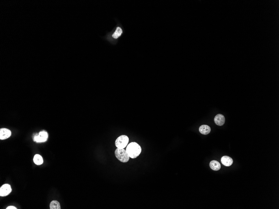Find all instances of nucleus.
<instances>
[{
    "instance_id": "1",
    "label": "nucleus",
    "mask_w": 279,
    "mask_h": 209,
    "mask_svg": "<svg viewBox=\"0 0 279 209\" xmlns=\"http://www.w3.org/2000/svg\"><path fill=\"white\" fill-rule=\"evenodd\" d=\"M129 157L135 159L139 156L142 151L141 146L135 142H132L127 145L126 150Z\"/></svg>"
},
{
    "instance_id": "2",
    "label": "nucleus",
    "mask_w": 279,
    "mask_h": 209,
    "mask_svg": "<svg viewBox=\"0 0 279 209\" xmlns=\"http://www.w3.org/2000/svg\"><path fill=\"white\" fill-rule=\"evenodd\" d=\"M115 154L116 157L122 162H127L129 160V156L124 149L117 148L115 150Z\"/></svg>"
},
{
    "instance_id": "3",
    "label": "nucleus",
    "mask_w": 279,
    "mask_h": 209,
    "mask_svg": "<svg viewBox=\"0 0 279 209\" xmlns=\"http://www.w3.org/2000/svg\"><path fill=\"white\" fill-rule=\"evenodd\" d=\"M129 141V138L127 136L122 135L119 136L116 139L115 142V144L117 148L124 149L128 144Z\"/></svg>"
},
{
    "instance_id": "4",
    "label": "nucleus",
    "mask_w": 279,
    "mask_h": 209,
    "mask_svg": "<svg viewBox=\"0 0 279 209\" xmlns=\"http://www.w3.org/2000/svg\"><path fill=\"white\" fill-rule=\"evenodd\" d=\"M47 133L45 131L40 132L38 135H36L34 137V140L37 142H46L47 139Z\"/></svg>"
},
{
    "instance_id": "5",
    "label": "nucleus",
    "mask_w": 279,
    "mask_h": 209,
    "mask_svg": "<svg viewBox=\"0 0 279 209\" xmlns=\"http://www.w3.org/2000/svg\"><path fill=\"white\" fill-rule=\"evenodd\" d=\"M11 188L9 184H4L0 188V196L2 197L7 196L11 193Z\"/></svg>"
},
{
    "instance_id": "6",
    "label": "nucleus",
    "mask_w": 279,
    "mask_h": 209,
    "mask_svg": "<svg viewBox=\"0 0 279 209\" xmlns=\"http://www.w3.org/2000/svg\"><path fill=\"white\" fill-rule=\"evenodd\" d=\"M11 133L10 130L6 128H2L0 129V139L4 140L11 136Z\"/></svg>"
},
{
    "instance_id": "7",
    "label": "nucleus",
    "mask_w": 279,
    "mask_h": 209,
    "mask_svg": "<svg viewBox=\"0 0 279 209\" xmlns=\"http://www.w3.org/2000/svg\"><path fill=\"white\" fill-rule=\"evenodd\" d=\"M214 120L215 124L218 126H222L225 123V117L222 114L216 115L215 117Z\"/></svg>"
},
{
    "instance_id": "8",
    "label": "nucleus",
    "mask_w": 279,
    "mask_h": 209,
    "mask_svg": "<svg viewBox=\"0 0 279 209\" xmlns=\"http://www.w3.org/2000/svg\"><path fill=\"white\" fill-rule=\"evenodd\" d=\"M221 160L222 164L224 166H231L233 163L232 159L227 156H224L222 157Z\"/></svg>"
},
{
    "instance_id": "9",
    "label": "nucleus",
    "mask_w": 279,
    "mask_h": 209,
    "mask_svg": "<svg viewBox=\"0 0 279 209\" xmlns=\"http://www.w3.org/2000/svg\"><path fill=\"white\" fill-rule=\"evenodd\" d=\"M199 131L202 134L207 135L210 133L211 129L210 126L207 125H202L199 127Z\"/></svg>"
},
{
    "instance_id": "10",
    "label": "nucleus",
    "mask_w": 279,
    "mask_h": 209,
    "mask_svg": "<svg viewBox=\"0 0 279 209\" xmlns=\"http://www.w3.org/2000/svg\"><path fill=\"white\" fill-rule=\"evenodd\" d=\"M209 166L212 170L214 171H218L221 169V164L218 161L212 160L209 164Z\"/></svg>"
},
{
    "instance_id": "11",
    "label": "nucleus",
    "mask_w": 279,
    "mask_h": 209,
    "mask_svg": "<svg viewBox=\"0 0 279 209\" xmlns=\"http://www.w3.org/2000/svg\"><path fill=\"white\" fill-rule=\"evenodd\" d=\"M33 160L34 163L37 165H41L43 163V158L39 154H36L34 156Z\"/></svg>"
},
{
    "instance_id": "12",
    "label": "nucleus",
    "mask_w": 279,
    "mask_h": 209,
    "mask_svg": "<svg viewBox=\"0 0 279 209\" xmlns=\"http://www.w3.org/2000/svg\"><path fill=\"white\" fill-rule=\"evenodd\" d=\"M50 209H60L61 206L59 202L57 201H52L50 204Z\"/></svg>"
},
{
    "instance_id": "13",
    "label": "nucleus",
    "mask_w": 279,
    "mask_h": 209,
    "mask_svg": "<svg viewBox=\"0 0 279 209\" xmlns=\"http://www.w3.org/2000/svg\"><path fill=\"white\" fill-rule=\"evenodd\" d=\"M123 33V31L120 27H117L113 35V37L114 39H117Z\"/></svg>"
},
{
    "instance_id": "14",
    "label": "nucleus",
    "mask_w": 279,
    "mask_h": 209,
    "mask_svg": "<svg viewBox=\"0 0 279 209\" xmlns=\"http://www.w3.org/2000/svg\"><path fill=\"white\" fill-rule=\"evenodd\" d=\"M6 209H16L17 208H16V207H14V206H9V207H8V208H7Z\"/></svg>"
}]
</instances>
